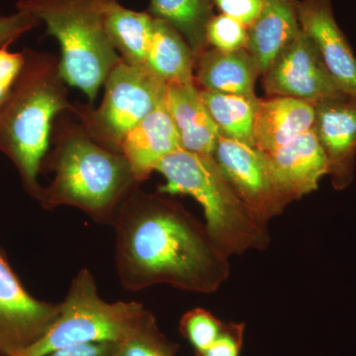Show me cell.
<instances>
[{"label":"cell","instance_id":"cell-1","mask_svg":"<svg viewBox=\"0 0 356 356\" xmlns=\"http://www.w3.org/2000/svg\"><path fill=\"white\" fill-rule=\"evenodd\" d=\"M112 226L117 275L127 291L168 284L211 294L229 277V257L212 242L205 225L172 195L136 187Z\"/></svg>","mask_w":356,"mask_h":356},{"label":"cell","instance_id":"cell-2","mask_svg":"<svg viewBox=\"0 0 356 356\" xmlns=\"http://www.w3.org/2000/svg\"><path fill=\"white\" fill-rule=\"evenodd\" d=\"M54 126L53 149L41 168L54 178L42 188L40 205L74 207L112 226L121 204L140 185L127 159L95 142L79 123L58 118Z\"/></svg>","mask_w":356,"mask_h":356},{"label":"cell","instance_id":"cell-3","mask_svg":"<svg viewBox=\"0 0 356 356\" xmlns=\"http://www.w3.org/2000/svg\"><path fill=\"white\" fill-rule=\"evenodd\" d=\"M24 63L0 103V152L17 168L24 189L38 201L42 163L48 153L54 123L74 110L60 69V58L26 48Z\"/></svg>","mask_w":356,"mask_h":356},{"label":"cell","instance_id":"cell-4","mask_svg":"<svg viewBox=\"0 0 356 356\" xmlns=\"http://www.w3.org/2000/svg\"><path fill=\"white\" fill-rule=\"evenodd\" d=\"M156 172L166 180L159 192L185 194L202 206L208 235L226 257L268 247L267 224L259 221L236 195L213 156L180 149L161 159Z\"/></svg>","mask_w":356,"mask_h":356},{"label":"cell","instance_id":"cell-5","mask_svg":"<svg viewBox=\"0 0 356 356\" xmlns=\"http://www.w3.org/2000/svg\"><path fill=\"white\" fill-rule=\"evenodd\" d=\"M121 0H18L16 8L46 26L60 47V69L70 86L93 103L121 58L109 42L106 16Z\"/></svg>","mask_w":356,"mask_h":356},{"label":"cell","instance_id":"cell-6","mask_svg":"<svg viewBox=\"0 0 356 356\" xmlns=\"http://www.w3.org/2000/svg\"><path fill=\"white\" fill-rule=\"evenodd\" d=\"M145 309L139 302L105 301L98 294L92 273L81 269L60 302L55 323L36 343L15 356H43L76 344L116 343Z\"/></svg>","mask_w":356,"mask_h":356},{"label":"cell","instance_id":"cell-7","mask_svg":"<svg viewBox=\"0 0 356 356\" xmlns=\"http://www.w3.org/2000/svg\"><path fill=\"white\" fill-rule=\"evenodd\" d=\"M103 86L104 97L97 108L74 104L72 113L89 137L120 153L126 135L165 100L168 86L146 65L133 67L122 60Z\"/></svg>","mask_w":356,"mask_h":356},{"label":"cell","instance_id":"cell-8","mask_svg":"<svg viewBox=\"0 0 356 356\" xmlns=\"http://www.w3.org/2000/svg\"><path fill=\"white\" fill-rule=\"evenodd\" d=\"M213 158L259 221L268 224L293 202L274 177L266 154L257 147L220 134Z\"/></svg>","mask_w":356,"mask_h":356},{"label":"cell","instance_id":"cell-9","mask_svg":"<svg viewBox=\"0 0 356 356\" xmlns=\"http://www.w3.org/2000/svg\"><path fill=\"white\" fill-rule=\"evenodd\" d=\"M60 303L33 297L0 248V355L15 356L36 343L55 323Z\"/></svg>","mask_w":356,"mask_h":356},{"label":"cell","instance_id":"cell-10","mask_svg":"<svg viewBox=\"0 0 356 356\" xmlns=\"http://www.w3.org/2000/svg\"><path fill=\"white\" fill-rule=\"evenodd\" d=\"M262 79L267 96L295 98L313 105L343 93L334 83L317 47L302 30L280 51Z\"/></svg>","mask_w":356,"mask_h":356},{"label":"cell","instance_id":"cell-11","mask_svg":"<svg viewBox=\"0 0 356 356\" xmlns=\"http://www.w3.org/2000/svg\"><path fill=\"white\" fill-rule=\"evenodd\" d=\"M313 130L327 156L332 186L343 191L355 177V96L341 93L315 104Z\"/></svg>","mask_w":356,"mask_h":356},{"label":"cell","instance_id":"cell-12","mask_svg":"<svg viewBox=\"0 0 356 356\" xmlns=\"http://www.w3.org/2000/svg\"><path fill=\"white\" fill-rule=\"evenodd\" d=\"M299 23L317 47L334 83L346 95L356 97V57L337 25L332 0H301Z\"/></svg>","mask_w":356,"mask_h":356},{"label":"cell","instance_id":"cell-13","mask_svg":"<svg viewBox=\"0 0 356 356\" xmlns=\"http://www.w3.org/2000/svg\"><path fill=\"white\" fill-rule=\"evenodd\" d=\"M266 156L274 177L293 201L317 191L320 180L329 175L327 156L313 129Z\"/></svg>","mask_w":356,"mask_h":356},{"label":"cell","instance_id":"cell-14","mask_svg":"<svg viewBox=\"0 0 356 356\" xmlns=\"http://www.w3.org/2000/svg\"><path fill=\"white\" fill-rule=\"evenodd\" d=\"M180 149L179 135L165 98L126 135L120 153L127 159L138 181L143 184L156 172L161 159Z\"/></svg>","mask_w":356,"mask_h":356},{"label":"cell","instance_id":"cell-15","mask_svg":"<svg viewBox=\"0 0 356 356\" xmlns=\"http://www.w3.org/2000/svg\"><path fill=\"white\" fill-rule=\"evenodd\" d=\"M315 123V105L283 97L259 99L254 119V147L264 154L309 132Z\"/></svg>","mask_w":356,"mask_h":356},{"label":"cell","instance_id":"cell-16","mask_svg":"<svg viewBox=\"0 0 356 356\" xmlns=\"http://www.w3.org/2000/svg\"><path fill=\"white\" fill-rule=\"evenodd\" d=\"M298 6L299 0H262L261 13L248 26L247 50L261 76L301 32Z\"/></svg>","mask_w":356,"mask_h":356},{"label":"cell","instance_id":"cell-17","mask_svg":"<svg viewBox=\"0 0 356 356\" xmlns=\"http://www.w3.org/2000/svg\"><path fill=\"white\" fill-rule=\"evenodd\" d=\"M165 105L179 135L181 149L213 156L220 132L199 95L196 83L170 84Z\"/></svg>","mask_w":356,"mask_h":356},{"label":"cell","instance_id":"cell-18","mask_svg":"<svg viewBox=\"0 0 356 356\" xmlns=\"http://www.w3.org/2000/svg\"><path fill=\"white\" fill-rule=\"evenodd\" d=\"M259 67L247 49L224 51L206 49L196 58L194 77L199 88L227 95H255Z\"/></svg>","mask_w":356,"mask_h":356},{"label":"cell","instance_id":"cell-19","mask_svg":"<svg viewBox=\"0 0 356 356\" xmlns=\"http://www.w3.org/2000/svg\"><path fill=\"white\" fill-rule=\"evenodd\" d=\"M195 55L181 35L168 23L154 18L145 63L147 69L166 86L195 83Z\"/></svg>","mask_w":356,"mask_h":356},{"label":"cell","instance_id":"cell-20","mask_svg":"<svg viewBox=\"0 0 356 356\" xmlns=\"http://www.w3.org/2000/svg\"><path fill=\"white\" fill-rule=\"evenodd\" d=\"M153 20L149 13L126 8L120 2L109 9L105 23L107 37L125 64L145 65L153 33Z\"/></svg>","mask_w":356,"mask_h":356},{"label":"cell","instance_id":"cell-21","mask_svg":"<svg viewBox=\"0 0 356 356\" xmlns=\"http://www.w3.org/2000/svg\"><path fill=\"white\" fill-rule=\"evenodd\" d=\"M199 95L221 135L254 147V119L259 98L202 88H199Z\"/></svg>","mask_w":356,"mask_h":356},{"label":"cell","instance_id":"cell-22","mask_svg":"<svg viewBox=\"0 0 356 356\" xmlns=\"http://www.w3.org/2000/svg\"><path fill=\"white\" fill-rule=\"evenodd\" d=\"M213 7V0H149L147 13L172 26L197 58L207 49L206 30L214 16Z\"/></svg>","mask_w":356,"mask_h":356},{"label":"cell","instance_id":"cell-23","mask_svg":"<svg viewBox=\"0 0 356 356\" xmlns=\"http://www.w3.org/2000/svg\"><path fill=\"white\" fill-rule=\"evenodd\" d=\"M177 343L159 327L152 312L145 309L130 330L114 343L111 356H175Z\"/></svg>","mask_w":356,"mask_h":356},{"label":"cell","instance_id":"cell-24","mask_svg":"<svg viewBox=\"0 0 356 356\" xmlns=\"http://www.w3.org/2000/svg\"><path fill=\"white\" fill-rule=\"evenodd\" d=\"M226 323L211 312L195 308L186 312L179 322V332L188 341L196 355L209 348L224 331Z\"/></svg>","mask_w":356,"mask_h":356},{"label":"cell","instance_id":"cell-25","mask_svg":"<svg viewBox=\"0 0 356 356\" xmlns=\"http://www.w3.org/2000/svg\"><path fill=\"white\" fill-rule=\"evenodd\" d=\"M208 46L224 51H236L247 49L248 27L225 14L214 15L206 30Z\"/></svg>","mask_w":356,"mask_h":356},{"label":"cell","instance_id":"cell-26","mask_svg":"<svg viewBox=\"0 0 356 356\" xmlns=\"http://www.w3.org/2000/svg\"><path fill=\"white\" fill-rule=\"evenodd\" d=\"M245 325L243 323H226L224 331L216 341L196 356H240L242 351Z\"/></svg>","mask_w":356,"mask_h":356},{"label":"cell","instance_id":"cell-27","mask_svg":"<svg viewBox=\"0 0 356 356\" xmlns=\"http://www.w3.org/2000/svg\"><path fill=\"white\" fill-rule=\"evenodd\" d=\"M40 25L36 17L24 11L17 10L8 15L0 13V47L13 43Z\"/></svg>","mask_w":356,"mask_h":356},{"label":"cell","instance_id":"cell-28","mask_svg":"<svg viewBox=\"0 0 356 356\" xmlns=\"http://www.w3.org/2000/svg\"><path fill=\"white\" fill-rule=\"evenodd\" d=\"M9 44L0 47V103L3 102L20 72L24 55L8 50Z\"/></svg>","mask_w":356,"mask_h":356},{"label":"cell","instance_id":"cell-29","mask_svg":"<svg viewBox=\"0 0 356 356\" xmlns=\"http://www.w3.org/2000/svg\"><path fill=\"white\" fill-rule=\"evenodd\" d=\"M225 15L250 26L261 13L262 0H213Z\"/></svg>","mask_w":356,"mask_h":356},{"label":"cell","instance_id":"cell-30","mask_svg":"<svg viewBox=\"0 0 356 356\" xmlns=\"http://www.w3.org/2000/svg\"><path fill=\"white\" fill-rule=\"evenodd\" d=\"M114 343L76 344L58 348L43 356H111Z\"/></svg>","mask_w":356,"mask_h":356},{"label":"cell","instance_id":"cell-31","mask_svg":"<svg viewBox=\"0 0 356 356\" xmlns=\"http://www.w3.org/2000/svg\"><path fill=\"white\" fill-rule=\"evenodd\" d=\"M0 356H1V355H0Z\"/></svg>","mask_w":356,"mask_h":356}]
</instances>
